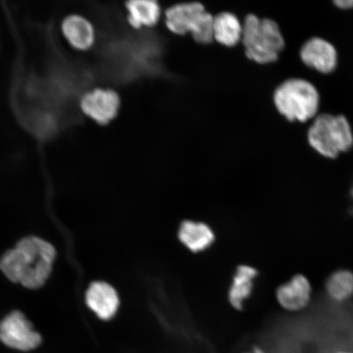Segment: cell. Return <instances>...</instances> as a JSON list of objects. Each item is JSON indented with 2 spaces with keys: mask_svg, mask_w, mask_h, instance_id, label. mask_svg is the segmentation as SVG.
Returning <instances> with one entry per match:
<instances>
[{
  "mask_svg": "<svg viewBox=\"0 0 353 353\" xmlns=\"http://www.w3.org/2000/svg\"><path fill=\"white\" fill-rule=\"evenodd\" d=\"M205 11V7L200 3L176 4L165 11L166 28L175 34H191L199 17Z\"/></svg>",
  "mask_w": 353,
  "mask_h": 353,
  "instance_id": "cell-10",
  "label": "cell"
},
{
  "mask_svg": "<svg viewBox=\"0 0 353 353\" xmlns=\"http://www.w3.org/2000/svg\"><path fill=\"white\" fill-rule=\"evenodd\" d=\"M332 353H353V352L347 351V350H339V351L334 352Z\"/></svg>",
  "mask_w": 353,
  "mask_h": 353,
  "instance_id": "cell-20",
  "label": "cell"
},
{
  "mask_svg": "<svg viewBox=\"0 0 353 353\" xmlns=\"http://www.w3.org/2000/svg\"><path fill=\"white\" fill-rule=\"evenodd\" d=\"M56 257L54 246L37 236L17 243L0 259V270L14 283L28 289H39L50 277Z\"/></svg>",
  "mask_w": 353,
  "mask_h": 353,
  "instance_id": "cell-1",
  "label": "cell"
},
{
  "mask_svg": "<svg viewBox=\"0 0 353 353\" xmlns=\"http://www.w3.org/2000/svg\"><path fill=\"white\" fill-rule=\"evenodd\" d=\"M0 341L13 350L28 352L39 347L42 339L23 313L14 311L0 322Z\"/></svg>",
  "mask_w": 353,
  "mask_h": 353,
  "instance_id": "cell-5",
  "label": "cell"
},
{
  "mask_svg": "<svg viewBox=\"0 0 353 353\" xmlns=\"http://www.w3.org/2000/svg\"><path fill=\"white\" fill-rule=\"evenodd\" d=\"M214 19L206 11L201 13L191 32L194 41L200 44H209L214 41Z\"/></svg>",
  "mask_w": 353,
  "mask_h": 353,
  "instance_id": "cell-17",
  "label": "cell"
},
{
  "mask_svg": "<svg viewBox=\"0 0 353 353\" xmlns=\"http://www.w3.org/2000/svg\"><path fill=\"white\" fill-rule=\"evenodd\" d=\"M307 140L322 157L334 159L352 148L353 132L350 122L342 114H321L309 128Z\"/></svg>",
  "mask_w": 353,
  "mask_h": 353,
  "instance_id": "cell-4",
  "label": "cell"
},
{
  "mask_svg": "<svg viewBox=\"0 0 353 353\" xmlns=\"http://www.w3.org/2000/svg\"><path fill=\"white\" fill-rule=\"evenodd\" d=\"M273 101L278 112L291 122L316 118L320 107L316 88L306 79H287L276 88Z\"/></svg>",
  "mask_w": 353,
  "mask_h": 353,
  "instance_id": "cell-3",
  "label": "cell"
},
{
  "mask_svg": "<svg viewBox=\"0 0 353 353\" xmlns=\"http://www.w3.org/2000/svg\"><path fill=\"white\" fill-rule=\"evenodd\" d=\"M244 353H267V352L264 351L263 348L258 347V346H255L252 348V350H251L248 352H245Z\"/></svg>",
  "mask_w": 353,
  "mask_h": 353,
  "instance_id": "cell-19",
  "label": "cell"
},
{
  "mask_svg": "<svg viewBox=\"0 0 353 353\" xmlns=\"http://www.w3.org/2000/svg\"><path fill=\"white\" fill-rule=\"evenodd\" d=\"M300 57L308 68L322 74L333 72L338 63V54L333 44L319 37L304 43Z\"/></svg>",
  "mask_w": 353,
  "mask_h": 353,
  "instance_id": "cell-7",
  "label": "cell"
},
{
  "mask_svg": "<svg viewBox=\"0 0 353 353\" xmlns=\"http://www.w3.org/2000/svg\"><path fill=\"white\" fill-rule=\"evenodd\" d=\"M86 303L97 316L103 321H109L117 314L119 298L117 291L105 282L92 283L86 292Z\"/></svg>",
  "mask_w": 353,
  "mask_h": 353,
  "instance_id": "cell-9",
  "label": "cell"
},
{
  "mask_svg": "<svg viewBox=\"0 0 353 353\" xmlns=\"http://www.w3.org/2000/svg\"><path fill=\"white\" fill-rule=\"evenodd\" d=\"M276 296L280 305L290 312H298L305 308L312 296V285L306 276H294L277 289Z\"/></svg>",
  "mask_w": 353,
  "mask_h": 353,
  "instance_id": "cell-8",
  "label": "cell"
},
{
  "mask_svg": "<svg viewBox=\"0 0 353 353\" xmlns=\"http://www.w3.org/2000/svg\"><path fill=\"white\" fill-rule=\"evenodd\" d=\"M242 24L232 12H221L214 19V39L221 46L235 47L241 41Z\"/></svg>",
  "mask_w": 353,
  "mask_h": 353,
  "instance_id": "cell-13",
  "label": "cell"
},
{
  "mask_svg": "<svg viewBox=\"0 0 353 353\" xmlns=\"http://www.w3.org/2000/svg\"><path fill=\"white\" fill-rule=\"evenodd\" d=\"M335 6L341 8V10H348L353 8V0H337L334 1Z\"/></svg>",
  "mask_w": 353,
  "mask_h": 353,
  "instance_id": "cell-18",
  "label": "cell"
},
{
  "mask_svg": "<svg viewBox=\"0 0 353 353\" xmlns=\"http://www.w3.org/2000/svg\"><path fill=\"white\" fill-rule=\"evenodd\" d=\"M63 32L69 43L77 50H87L94 43V28L90 21L81 16L66 17L63 23Z\"/></svg>",
  "mask_w": 353,
  "mask_h": 353,
  "instance_id": "cell-12",
  "label": "cell"
},
{
  "mask_svg": "<svg viewBox=\"0 0 353 353\" xmlns=\"http://www.w3.org/2000/svg\"><path fill=\"white\" fill-rule=\"evenodd\" d=\"M127 19L132 28H152L161 17V8L153 0H134L125 3Z\"/></svg>",
  "mask_w": 353,
  "mask_h": 353,
  "instance_id": "cell-11",
  "label": "cell"
},
{
  "mask_svg": "<svg viewBox=\"0 0 353 353\" xmlns=\"http://www.w3.org/2000/svg\"><path fill=\"white\" fill-rule=\"evenodd\" d=\"M325 289L334 301H346L353 295V272L346 269L334 272L326 281Z\"/></svg>",
  "mask_w": 353,
  "mask_h": 353,
  "instance_id": "cell-16",
  "label": "cell"
},
{
  "mask_svg": "<svg viewBox=\"0 0 353 353\" xmlns=\"http://www.w3.org/2000/svg\"><path fill=\"white\" fill-rule=\"evenodd\" d=\"M81 105L86 116L99 125H108L117 117L121 99L114 90L96 88L83 97Z\"/></svg>",
  "mask_w": 353,
  "mask_h": 353,
  "instance_id": "cell-6",
  "label": "cell"
},
{
  "mask_svg": "<svg viewBox=\"0 0 353 353\" xmlns=\"http://www.w3.org/2000/svg\"><path fill=\"white\" fill-rule=\"evenodd\" d=\"M179 236L180 241L193 252L208 248L214 240L213 232L206 224L192 221L181 225Z\"/></svg>",
  "mask_w": 353,
  "mask_h": 353,
  "instance_id": "cell-14",
  "label": "cell"
},
{
  "mask_svg": "<svg viewBox=\"0 0 353 353\" xmlns=\"http://www.w3.org/2000/svg\"><path fill=\"white\" fill-rule=\"evenodd\" d=\"M241 42L246 57L262 65L274 63L285 46L275 21L260 19L254 14L247 16L242 24Z\"/></svg>",
  "mask_w": 353,
  "mask_h": 353,
  "instance_id": "cell-2",
  "label": "cell"
},
{
  "mask_svg": "<svg viewBox=\"0 0 353 353\" xmlns=\"http://www.w3.org/2000/svg\"><path fill=\"white\" fill-rule=\"evenodd\" d=\"M258 272L255 268L250 266H241L238 268L233 284L229 292V299L232 306L236 309L243 307V303L250 296L252 293L255 277Z\"/></svg>",
  "mask_w": 353,
  "mask_h": 353,
  "instance_id": "cell-15",
  "label": "cell"
}]
</instances>
